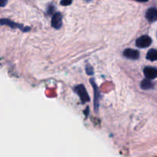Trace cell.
<instances>
[{"label":"cell","instance_id":"cell-1","mask_svg":"<svg viewBox=\"0 0 157 157\" xmlns=\"http://www.w3.org/2000/svg\"><path fill=\"white\" fill-rule=\"evenodd\" d=\"M151 38L149 37L148 35H143V36L140 37L136 41V46L140 48H145L149 47L151 44Z\"/></svg>","mask_w":157,"mask_h":157},{"label":"cell","instance_id":"cell-2","mask_svg":"<svg viewBox=\"0 0 157 157\" xmlns=\"http://www.w3.org/2000/svg\"><path fill=\"white\" fill-rule=\"evenodd\" d=\"M75 92L80 96V98H81L82 102H87V101H90V98H89L88 96V94H87V90H86L84 85L81 84V85L77 86V87H75Z\"/></svg>","mask_w":157,"mask_h":157},{"label":"cell","instance_id":"cell-3","mask_svg":"<svg viewBox=\"0 0 157 157\" xmlns=\"http://www.w3.org/2000/svg\"><path fill=\"white\" fill-rule=\"evenodd\" d=\"M62 25V16L59 12L55 13L52 19V26L55 29H58Z\"/></svg>","mask_w":157,"mask_h":157},{"label":"cell","instance_id":"cell-4","mask_svg":"<svg viewBox=\"0 0 157 157\" xmlns=\"http://www.w3.org/2000/svg\"><path fill=\"white\" fill-rule=\"evenodd\" d=\"M124 55L127 58H130L132 60H136L140 58V53L138 51L134 49H126L124 52Z\"/></svg>","mask_w":157,"mask_h":157},{"label":"cell","instance_id":"cell-5","mask_svg":"<svg viewBox=\"0 0 157 157\" xmlns=\"http://www.w3.org/2000/svg\"><path fill=\"white\" fill-rule=\"evenodd\" d=\"M146 18L149 21H155L157 20V9L150 8L146 12Z\"/></svg>","mask_w":157,"mask_h":157},{"label":"cell","instance_id":"cell-6","mask_svg":"<svg viewBox=\"0 0 157 157\" xmlns=\"http://www.w3.org/2000/svg\"><path fill=\"white\" fill-rule=\"evenodd\" d=\"M144 73L146 78L150 80L157 78V69L153 67H146L144 68Z\"/></svg>","mask_w":157,"mask_h":157},{"label":"cell","instance_id":"cell-7","mask_svg":"<svg viewBox=\"0 0 157 157\" xmlns=\"http://www.w3.org/2000/svg\"><path fill=\"white\" fill-rule=\"evenodd\" d=\"M0 24L6 25H9V26H10L11 28H12V29H15V28H16V27L20 28V29H21L22 31L26 32V30L25 29H24V28H23L22 26L19 25L18 24H16V23H15L14 21H10V20H9V19H0Z\"/></svg>","mask_w":157,"mask_h":157},{"label":"cell","instance_id":"cell-8","mask_svg":"<svg viewBox=\"0 0 157 157\" xmlns=\"http://www.w3.org/2000/svg\"><path fill=\"white\" fill-rule=\"evenodd\" d=\"M141 88H143L144 90H150V89H152L154 87V84L152 81H150V79L148 78H146L145 80L141 82L140 84Z\"/></svg>","mask_w":157,"mask_h":157},{"label":"cell","instance_id":"cell-9","mask_svg":"<svg viewBox=\"0 0 157 157\" xmlns=\"http://www.w3.org/2000/svg\"><path fill=\"white\" fill-rule=\"evenodd\" d=\"M147 59L151 61H157V51L155 49H151L149 51L147 55Z\"/></svg>","mask_w":157,"mask_h":157},{"label":"cell","instance_id":"cell-10","mask_svg":"<svg viewBox=\"0 0 157 157\" xmlns=\"http://www.w3.org/2000/svg\"><path fill=\"white\" fill-rule=\"evenodd\" d=\"M90 82L92 83V84H93V87L94 88V94H95V99H94V101H95V109L97 110V108H98V105H97V104H98V96H99V94H98V87H97V85L95 84L94 81V80H90Z\"/></svg>","mask_w":157,"mask_h":157},{"label":"cell","instance_id":"cell-11","mask_svg":"<svg viewBox=\"0 0 157 157\" xmlns=\"http://www.w3.org/2000/svg\"><path fill=\"white\" fill-rule=\"evenodd\" d=\"M72 0H61V6H69V5L71 4Z\"/></svg>","mask_w":157,"mask_h":157},{"label":"cell","instance_id":"cell-12","mask_svg":"<svg viewBox=\"0 0 157 157\" xmlns=\"http://www.w3.org/2000/svg\"><path fill=\"white\" fill-rule=\"evenodd\" d=\"M86 71H87V75H93V68L91 67V66L87 65L86 67Z\"/></svg>","mask_w":157,"mask_h":157},{"label":"cell","instance_id":"cell-13","mask_svg":"<svg viewBox=\"0 0 157 157\" xmlns=\"http://www.w3.org/2000/svg\"><path fill=\"white\" fill-rule=\"evenodd\" d=\"M8 1L7 0H0V8L4 7V6H6Z\"/></svg>","mask_w":157,"mask_h":157},{"label":"cell","instance_id":"cell-14","mask_svg":"<svg viewBox=\"0 0 157 157\" xmlns=\"http://www.w3.org/2000/svg\"><path fill=\"white\" fill-rule=\"evenodd\" d=\"M137 2H147L148 0H136Z\"/></svg>","mask_w":157,"mask_h":157},{"label":"cell","instance_id":"cell-15","mask_svg":"<svg viewBox=\"0 0 157 157\" xmlns=\"http://www.w3.org/2000/svg\"><path fill=\"white\" fill-rule=\"evenodd\" d=\"M87 1H89V0H87Z\"/></svg>","mask_w":157,"mask_h":157}]
</instances>
